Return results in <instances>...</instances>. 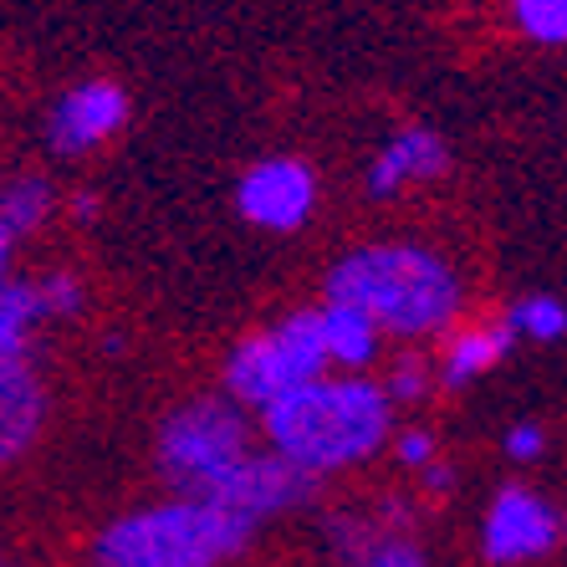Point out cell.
Returning <instances> with one entry per match:
<instances>
[{
    "label": "cell",
    "instance_id": "1",
    "mask_svg": "<svg viewBox=\"0 0 567 567\" xmlns=\"http://www.w3.org/2000/svg\"><path fill=\"white\" fill-rule=\"evenodd\" d=\"M261 435H266V450H277L281 461H291L297 471L322 481L332 471L373 461L389 445L394 404L363 373H343V379L317 373L302 389H291L277 404H266Z\"/></svg>",
    "mask_w": 567,
    "mask_h": 567
},
{
    "label": "cell",
    "instance_id": "2",
    "mask_svg": "<svg viewBox=\"0 0 567 567\" xmlns=\"http://www.w3.org/2000/svg\"><path fill=\"white\" fill-rule=\"evenodd\" d=\"M328 302L358 307L373 328L394 338H440L461 322L465 281L430 246L373 240L328 271Z\"/></svg>",
    "mask_w": 567,
    "mask_h": 567
},
{
    "label": "cell",
    "instance_id": "3",
    "mask_svg": "<svg viewBox=\"0 0 567 567\" xmlns=\"http://www.w3.org/2000/svg\"><path fill=\"white\" fill-rule=\"evenodd\" d=\"M256 527L199 496L138 506L113 516L93 537L97 567H225L251 547Z\"/></svg>",
    "mask_w": 567,
    "mask_h": 567
},
{
    "label": "cell",
    "instance_id": "4",
    "mask_svg": "<svg viewBox=\"0 0 567 567\" xmlns=\"http://www.w3.org/2000/svg\"><path fill=\"white\" fill-rule=\"evenodd\" d=\"M251 450H256L251 414L230 404L225 394H205L164 414L154 461L174 496H199L205 502Z\"/></svg>",
    "mask_w": 567,
    "mask_h": 567
},
{
    "label": "cell",
    "instance_id": "5",
    "mask_svg": "<svg viewBox=\"0 0 567 567\" xmlns=\"http://www.w3.org/2000/svg\"><path fill=\"white\" fill-rule=\"evenodd\" d=\"M317 373H328V348H322L317 307H307V312L281 317L266 332H251V338H240L230 348V358H225V399L261 414L266 404H277L281 394L302 389Z\"/></svg>",
    "mask_w": 567,
    "mask_h": 567
},
{
    "label": "cell",
    "instance_id": "6",
    "mask_svg": "<svg viewBox=\"0 0 567 567\" xmlns=\"http://www.w3.org/2000/svg\"><path fill=\"white\" fill-rule=\"evenodd\" d=\"M557 542H563V516L537 486L512 481L491 496L486 522H481V553L491 567L542 563V557L557 553Z\"/></svg>",
    "mask_w": 567,
    "mask_h": 567
},
{
    "label": "cell",
    "instance_id": "7",
    "mask_svg": "<svg viewBox=\"0 0 567 567\" xmlns=\"http://www.w3.org/2000/svg\"><path fill=\"white\" fill-rule=\"evenodd\" d=\"M312 491H317V475L297 471L291 461H281L277 450H251L205 502L225 506V512L246 516L251 527H261L271 516H287V512H297V506H307Z\"/></svg>",
    "mask_w": 567,
    "mask_h": 567
},
{
    "label": "cell",
    "instance_id": "8",
    "mask_svg": "<svg viewBox=\"0 0 567 567\" xmlns=\"http://www.w3.org/2000/svg\"><path fill=\"white\" fill-rule=\"evenodd\" d=\"M236 205L240 215L256 225V230H271V236H291L302 230L317 210V174L307 158H261L251 169L240 174V189H236Z\"/></svg>",
    "mask_w": 567,
    "mask_h": 567
},
{
    "label": "cell",
    "instance_id": "9",
    "mask_svg": "<svg viewBox=\"0 0 567 567\" xmlns=\"http://www.w3.org/2000/svg\"><path fill=\"white\" fill-rule=\"evenodd\" d=\"M128 93H123L118 82L107 78H87V82H72L52 107H47V148L62 158H82L103 148L107 138H118L123 123H128Z\"/></svg>",
    "mask_w": 567,
    "mask_h": 567
},
{
    "label": "cell",
    "instance_id": "10",
    "mask_svg": "<svg viewBox=\"0 0 567 567\" xmlns=\"http://www.w3.org/2000/svg\"><path fill=\"white\" fill-rule=\"evenodd\" d=\"M328 553L338 567H435L424 542L410 537L404 522H389V516H328Z\"/></svg>",
    "mask_w": 567,
    "mask_h": 567
},
{
    "label": "cell",
    "instance_id": "11",
    "mask_svg": "<svg viewBox=\"0 0 567 567\" xmlns=\"http://www.w3.org/2000/svg\"><path fill=\"white\" fill-rule=\"evenodd\" d=\"M445 169H450L445 138H440L435 128H424V123H410V128H399L394 138L379 148V158L369 164V195L389 199L410 185L440 179Z\"/></svg>",
    "mask_w": 567,
    "mask_h": 567
},
{
    "label": "cell",
    "instance_id": "12",
    "mask_svg": "<svg viewBox=\"0 0 567 567\" xmlns=\"http://www.w3.org/2000/svg\"><path fill=\"white\" fill-rule=\"evenodd\" d=\"M47 383H41L37 363H16L0 369V471L16 465L47 430Z\"/></svg>",
    "mask_w": 567,
    "mask_h": 567
},
{
    "label": "cell",
    "instance_id": "13",
    "mask_svg": "<svg viewBox=\"0 0 567 567\" xmlns=\"http://www.w3.org/2000/svg\"><path fill=\"white\" fill-rule=\"evenodd\" d=\"M512 348H516V332L506 317H486V322H471V328H450L445 353H440V379H445V389H461V383L496 369Z\"/></svg>",
    "mask_w": 567,
    "mask_h": 567
},
{
    "label": "cell",
    "instance_id": "14",
    "mask_svg": "<svg viewBox=\"0 0 567 567\" xmlns=\"http://www.w3.org/2000/svg\"><path fill=\"white\" fill-rule=\"evenodd\" d=\"M317 322H322V348H328V369L338 363V369L358 373V369H369L373 358H379L383 332L373 328V322H369L363 312H358V307L322 302V307H317Z\"/></svg>",
    "mask_w": 567,
    "mask_h": 567
},
{
    "label": "cell",
    "instance_id": "15",
    "mask_svg": "<svg viewBox=\"0 0 567 567\" xmlns=\"http://www.w3.org/2000/svg\"><path fill=\"white\" fill-rule=\"evenodd\" d=\"M41 328V307H37V287L21 277L0 281V369L31 363V343Z\"/></svg>",
    "mask_w": 567,
    "mask_h": 567
},
{
    "label": "cell",
    "instance_id": "16",
    "mask_svg": "<svg viewBox=\"0 0 567 567\" xmlns=\"http://www.w3.org/2000/svg\"><path fill=\"white\" fill-rule=\"evenodd\" d=\"M52 215H56V189H52V179H41V174H21V179H11V185L0 189V225H6L16 240L37 236Z\"/></svg>",
    "mask_w": 567,
    "mask_h": 567
},
{
    "label": "cell",
    "instance_id": "17",
    "mask_svg": "<svg viewBox=\"0 0 567 567\" xmlns=\"http://www.w3.org/2000/svg\"><path fill=\"white\" fill-rule=\"evenodd\" d=\"M516 338H532V343H557L567 332V307L557 291H537V297H522V302L506 312Z\"/></svg>",
    "mask_w": 567,
    "mask_h": 567
},
{
    "label": "cell",
    "instance_id": "18",
    "mask_svg": "<svg viewBox=\"0 0 567 567\" xmlns=\"http://www.w3.org/2000/svg\"><path fill=\"white\" fill-rule=\"evenodd\" d=\"M512 21L522 37L537 47H563L567 41V0H512Z\"/></svg>",
    "mask_w": 567,
    "mask_h": 567
},
{
    "label": "cell",
    "instance_id": "19",
    "mask_svg": "<svg viewBox=\"0 0 567 567\" xmlns=\"http://www.w3.org/2000/svg\"><path fill=\"white\" fill-rule=\"evenodd\" d=\"M31 287H37L41 322H72V317H82V307H87V291H82V281L72 277V271L31 277Z\"/></svg>",
    "mask_w": 567,
    "mask_h": 567
},
{
    "label": "cell",
    "instance_id": "20",
    "mask_svg": "<svg viewBox=\"0 0 567 567\" xmlns=\"http://www.w3.org/2000/svg\"><path fill=\"white\" fill-rule=\"evenodd\" d=\"M379 389H383V399H389V404H420V399L430 394V369H424L420 358H399Z\"/></svg>",
    "mask_w": 567,
    "mask_h": 567
},
{
    "label": "cell",
    "instance_id": "21",
    "mask_svg": "<svg viewBox=\"0 0 567 567\" xmlns=\"http://www.w3.org/2000/svg\"><path fill=\"white\" fill-rule=\"evenodd\" d=\"M502 450L512 455L516 465H532V461H542V450H547V430L532 424V420H522V424H512V430L502 435Z\"/></svg>",
    "mask_w": 567,
    "mask_h": 567
},
{
    "label": "cell",
    "instance_id": "22",
    "mask_svg": "<svg viewBox=\"0 0 567 567\" xmlns=\"http://www.w3.org/2000/svg\"><path fill=\"white\" fill-rule=\"evenodd\" d=\"M389 440H394L399 465H410V471L435 461V435H430V430H399V435H389Z\"/></svg>",
    "mask_w": 567,
    "mask_h": 567
},
{
    "label": "cell",
    "instance_id": "23",
    "mask_svg": "<svg viewBox=\"0 0 567 567\" xmlns=\"http://www.w3.org/2000/svg\"><path fill=\"white\" fill-rule=\"evenodd\" d=\"M420 481L435 491V496H445V491L455 486V471H450V465H440V461H430V465H420Z\"/></svg>",
    "mask_w": 567,
    "mask_h": 567
},
{
    "label": "cell",
    "instance_id": "24",
    "mask_svg": "<svg viewBox=\"0 0 567 567\" xmlns=\"http://www.w3.org/2000/svg\"><path fill=\"white\" fill-rule=\"evenodd\" d=\"M11 256H16V236L6 230V225H0V281L11 277Z\"/></svg>",
    "mask_w": 567,
    "mask_h": 567
},
{
    "label": "cell",
    "instance_id": "25",
    "mask_svg": "<svg viewBox=\"0 0 567 567\" xmlns=\"http://www.w3.org/2000/svg\"><path fill=\"white\" fill-rule=\"evenodd\" d=\"M72 205H78V215H82V220H87V215H97V195H78V199H72Z\"/></svg>",
    "mask_w": 567,
    "mask_h": 567
},
{
    "label": "cell",
    "instance_id": "26",
    "mask_svg": "<svg viewBox=\"0 0 567 567\" xmlns=\"http://www.w3.org/2000/svg\"><path fill=\"white\" fill-rule=\"evenodd\" d=\"M0 567H6V563H0Z\"/></svg>",
    "mask_w": 567,
    "mask_h": 567
},
{
    "label": "cell",
    "instance_id": "27",
    "mask_svg": "<svg viewBox=\"0 0 567 567\" xmlns=\"http://www.w3.org/2000/svg\"><path fill=\"white\" fill-rule=\"evenodd\" d=\"M93 567H97V563H93Z\"/></svg>",
    "mask_w": 567,
    "mask_h": 567
}]
</instances>
